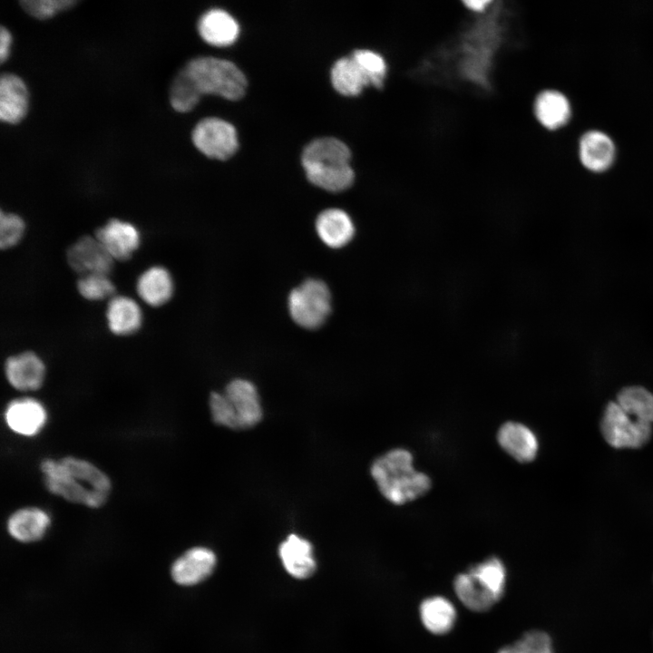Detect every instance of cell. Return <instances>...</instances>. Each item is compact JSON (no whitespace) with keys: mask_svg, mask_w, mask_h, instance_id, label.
Returning a JSON list of instances; mask_svg holds the SVG:
<instances>
[{"mask_svg":"<svg viewBox=\"0 0 653 653\" xmlns=\"http://www.w3.org/2000/svg\"><path fill=\"white\" fill-rule=\"evenodd\" d=\"M371 475L382 495L396 505L414 501L432 487L430 477L414 466L411 452L403 448L388 451L375 459Z\"/></svg>","mask_w":653,"mask_h":653,"instance_id":"7a4b0ae2","label":"cell"},{"mask_svg":"<svg viewBox=\"0 0 653 653\" xmlns=\"http://www.w3.org/2000/svg\"><path fill=\"white\" fill-rule=\"evenodd\" d=\"M6 426L15 434L32 437L37 435L45 426L48 413L42 402L24 396L13 399L4 412Z\"/></svg>","mask_w":653,"mask_h":653,"instance_id":"9c48e42d","label":"cell"},{"mask_svg":"<svg viewBox=\"0 0 653 653\" xmlns=\"http://www.w3.org/2000/svg\"><path fill=\"white\" fill-rule=\"evenodd\" d=\"M52 520L44 509L35 506L23 507L10 514L6 521L8 534L22 543H33L42 540Z\"/></svg>","mask_w":653,"mask_h":653,"instance_id":"9a60e30c","label":"cell"},{"mask_svg":"<svg viewBox=\"0 0 653 653\" xmlns=\"http://www.w3.org/2000/svg\"><path fill=\"white\" fill-rule=\"evenodd\" d=\"M497 441L502 449L519 463H530L537 456L539 450L537 436L531 429L521 423L503 424L497 433Z\"/></svg>","mask_w":653,"mask_h":653,"instance_id":"e0dca14e","label":"cell"},{"mask_svg":"<svg viewBox=\"0 0 653 653\" xmlns=\"http://www.w3.org/2000/svg\"><path fill=\"white\" fill-rule=\"evenodd\" d=\"M461 2L464 8L473 15L485 14L494 4L492 0H465Z\"/></svg>","mask_w":653,"mask_h":653,"instance_id":"e575fe53","label":"cell"},{"mask_svg":"<svg viewBox=\"0 0 653 653\" xmlns=\"http://www.w3.org/2000/svg\"><path fill=\"white\" fill-rule=\"evenodd\" d=\"M200 93L180 69L172 79L169 89V100L171 107L180 112H186L198 103Z\"/></svg>","mask_w":653,"mask_h":653,"instance_id":"f546056e","label":"cell"},{"mask_svg":"<svg viewBox=\"0 0 653 653\" xmlns=\"http://www.w3.org/2000/svg\"><path fill=\"white\" fill-rule=\"evenodd\" d=\"M351 151L336 137H321L311 141L301 155L307 180L322 189L341 191L355 180L350 164Z\"/></svg>","mask_w":653,"mask_h":653,"instance_id":"3957f363","label":"cell"},{"mask_svg":"<svg viewBox=\"0 0 653 653\" xmlns=\"http://www.w3.org/2000/svg\"><path fill=\"white\" fill-rule=\"evenodd\" d=\"M22 8L31 16L44 20L77 4L76 0H23Z\"/></svg>","mask_w":653,"mask_h":653,"instance_id":"836d02e7","label":"cell"},{"mask_svg":"<svg viewBox=\"0 0 653 653\" xmlns=\"http://www.w3.org/2000/svg\"><path fill=\"white\" fill-rule=\"evenodd\" d=\"M278 555L287 572L296 579H307L317 569L311 543L296 534L279 545Z\"/></svg>","mask_w":653,"mask_h":653,"instance_id":"d6986e66","label":"cell"},{"mask_svg":"<svg viewBox=\"0 0 653 653\" xmlns=\"http://www.w3.org/2000/svg\"><path fill=\"white\" fill-rule=\"evenodd\" d=\"M25 223L19 215L1 210L0 215V247L8 249L16 246L22 239Z\"/></svg>","mask_w":653,"mask_h":653,"instance_id":"d6a6232c","label":"cell"},{"mask_svg":"<svg viewBox=\"0 0 653 653\" xmlns=\"http://www.w3.org/2000/svg\"><path fill=\"white\" fill-rule=\"evenodd\" d=\"M105 317L109 330L121 336L138 332L143 321L142 310L138 302L123 295H116L109 299Z\"/></svg>","mask_w":653,"mask_h":653,"instance_id":"ac0fdd59","label":"cell"},{"mask_svg":"<svg viewBox=\"0 0 653 653\" xmlns=\"http://www.w3.org/2000/svg\"><path fill=\"white\" fill-rule=\"evenodd\" d=\"M616 152L613 140L602 131L589 130L580 138V161L590 171L599 173L609 170L615 161Z\"/></svg>","mask_w":653,"mask_h":653,"instance_id":"5bb4252c","label":"cell"},{"mask_svg":"<svg viewBox=\"0 0 653 653\" xmlns=\"http://www.w3.org/2000/svg\"><path fill=\"white\" fill-rule=\"evenodd\" d=\"M604 440L616 449H638L649 442L652 425L640 422L625 412L616 401L609 402L599 424Z\"/></svg>","mask_w":653,"mask_h":653,"instance_id":"8992f818","label":"cell"},{"mask_svg":"<svg viewBox=\"0 0 653 653\" xmlns=\"http://www.w3.org/2000/svg\"><path fill=\"white\" fill-rule=\"evenodd\" d=\"M216 563L217 557L213 551L207 547L195 546L184 551L172 562L171 577L180 586H194L210 576Z\"/></svg>","mask_w":653,"mask_h":653,"instance_id":"30bf717a","label":"cell"},{"mask_svg":"<svg viewBox=\"0 0 653 653\" xmlns=\"http://www.w3.org/2000/svg\"><path fill=\"white\" fill-rule=\"evenodd\" d=\"M199 93H214L236 100L242 97L247 87L243 72L231 61L213 56H197L181 68Z\"/></svg>","mask_w":653,"mask_h":653,"instance_id":"5b68a950","label":"cell"},{"mask_svg":"<svg viewBox=\"0 0 653 653\" xmlns=\"http://www.w3.org/2000/svg\"><path fill=\"white\" fill-rule=\"evenodd\" d=\"M419 612L424 628L434 635H443L451 631L457 618L453 604L442 596L424 599Z\"/></svg>","mask_w":653,"mask_h":653,"instance_id":"cb8c5ba5","label":"cell"},{"mask_svg":"<svg viewBox=\"0 0 653 653\" xmlns=\"http://www.w3.org/2000/svg\"><path fill=\"white\" fill-rule=\"evenodd\" d=\"M197 28L205 42L218 46L232 44L239 33L237 20L229 12L218 7L203 13L198 20Z\"/></svg>","mask_w":653,"mask_h":653,"instance_id":"7402d4cb","label":"cell"},{"mask_svg":"<svg viewBox=\"0 0 653 653\" xmlns=\"http://www.w3.org/2000/svg\"><path fill=\"white\" fill-rule=\"evenodd\" d=\"M28 91L24 80L11 73L0 76V120L17 123L28 110Z\"/></svg>","mask_w":653,"mask_h":653,"instance_id":"ffe728a7","label":"cell"},{"mask_svg":"<svg viewBox=\"0 0 653 653\" xmlns=\"http://www.w3.org/2000/svg\"><path fill=\"white\" fill-rule=\"evenodd\" d=\"M453 590L460 601L475 612L487 611L497 602L469 570L455 577Z\"/></svg>","mask_w":653,"mask_h":653,"instance_id":"484cf974","label":"cell"},{"mask_svg":"<svg viewBox=\"0 0 653 653\" xmlns=\"http://www.w3.org/2000/svg\"><path fill=\"white\" fill-rule=\"evenodd\" d=\"M76 286L79 294L90 301L112 298L115 292V286L108 274L83 275Z\"/></svg>","mask_w":653,"mask_h":653,"instance_id":"4dcf8cb0","label":"cell"},{"mask_svg":"<svg viewBox=\"0 0 653 653\" xmlns=\"http://www.w3.org/2000/svg\"><path fill=\"white\" fill-rule=\"evenodd\" d=\"M498 653H553L552 641L546 632L531 630L514 643L502 648Z\"/></svg>","mask_w":653,"mask_h":653,"instance_id":"1f68e13d","label":"cell"},{"mask_svg":"<svg viewBox=\"0 0 653 653\" xmlns=\"http://www.w3.org/2000/svg\"><path fill=\"white\" fill-rule=\"evenodd\" d=\"M40 471L46 490L73 504L96 509L104 505L110 496V477L85 459L45 458L40 463Z\"/></svg>","mask_w":653,"mask_h":653,"instance_id":"6da1fadb","label":"cell"},{"mask_svg":"<svg viewBox=\"0 0 653 653\" xmlns=\"http://www.w3.org/2000/svg\"><path fill=\"white\" fill-rule=\"evenodd\" d=\"M316 229L320 239L330 248L346 245L355 235L349 215L340 209H327L317 218Z\"/></svg>","mask_w":653,"mask_h":653,"instance_id":"603a6c76","label":"cell"},{"mask_svg":"<svg viewBox=\"0 0 653 653\" xmlns=\"http://www.w3.org/2000/svg\"><path fill=\"white\" fill-rule=\"evenodd\" d=\"M12 35L7 28L0 26V62L4 63L10 52Z\"/></svg>","mask_w":653,"mask_h":653,"instance_id":"d590c367","label":"cell"},{"mask_svg":"<svg viewBox=\"0 0 653 653\" xmlns=\"http://www.w3.org/2000/svg\"><path fill=\"white\" fill-rule=\"evenodd\" d=\"M191 140L203 154L219 160L229 158L239 148L235 127L219 117H206L199 121L191 132Z\"/></svg>","mask_w":653,"mask_h":653,"instance_id":"ba28073f","label":"cell"},{"mask_svg":"<svg viewBox=\"0 0 653 653\" xmlns=\"http://www.w3.org/2000/svg\"><path fill=\"white\" fill-rule=\"evenodd\" d=\"M292 319L300 326L314 329L324 324L331 311V295L327 286L318 279H307L294 288L288 297Z\"/></svg>","mask_w":653,"mask_h":653,"instance_id":"52a82bcc","label":"cell"},{"mask_svg":"<svg viewBox=\"0 0 653 653\" xmlns=\"http://www.w3.org/2000/svg\"><path fill=\"white\" fill-rule=\"evenodd\" d=\"M618 404L635 419L653 424V394L640 385L623 387L615 400Z\"/></svg>","mask_w":653,"mask_h":653,"instance_id":"4316f807","label":"cell"},{"mask_svg":"<svg viewBox=\"0 0 653 653\" xmlns=\"http://www.w3.org/2000/svg\"><path fill=\"white\" fill-rule=\"evenodd\" d=\"M351 55L368 79L370 87L383 89L388 75V63L385 58L378 52L370 49H356Z\"/></svg>","mask_w":653,"mask_h":653,"instance_id":"f1b7e54d","label":"cell"},{"mask_svg":"<svg viewBox=\"0 0 653 653\" xmlns=\"http://www.w3.org/2000/svg\"><path fill=\"white\" fill-rule=\"evenodd\" d=\"M532 114L536 122L548 131L565 126L571 117L568 97L559 90L544 89L532 101Z\"/></svg>","mask_w":653,"mask_h":653,"instance_id":"2e32d148","label":"cell"},{"mask_svg":"<svg viewBox=\"0 0 653 653\" xmlns=\"http://www.w3.org/2000/svg\"><path fill=\"white\" fill-rule=\"evenodd\" d=\"M70 267L80 276L87 274H108L113 268L114 259L96 237L83 236L77 239L66 252Z\"/></svg>","mask_w":653,"mask_h":653,"instance_id":"8fae6325","label":"cell"},{"mask_svg":"<svg viewBox=\"0 0 653 653\" xmlns=\"http://www.w3.org/2000/svg\"><path fill=\"white\" fill-rule=\"evenodd\" d=\"M96 239L114 260L125 261L139 249L141 236L132 223L112 219L95 232Z\"/></svg>","mask_w":653,"mask_h":653,"instance_id":"4fadbf2b","label":"cell"},{"mask_svg":"<svg viewBox=\"0 0 653 653\" xmlns=\"http://www.w3.org/2000/svg\"><path fill=\"white\" fill-rule=\"evenodd\" d=\"M469 571L497 602L501 599L506 585V569L499 558L490 557L472 566Z\"/></svg>","mask_w":653,"mask_h":653,"instance_id":"83f0119b","label":"cell"},{"mask_svg":"<svg viewBox=\"0 0 653 653\" xmlns=\"http://www.w3.org/2000/svg\"><path fill=\"white\" fill-rule=\"evenodd\" d=\"M330 77L335 89L344 95L356 96L370 87L368 79L351 54L334 63Z\"/></svg>","mask_w":653,"mask_h":653,"instance_id":"d4e9b609","label":"cell"},{"mask_svg":"<svg viewBox=\"0 0 653 653\" xmlns=\"http://www.w3.org/2000/svg\"><path fill=\"white\" fill-rule=\"evenodd\" d=\"M136 291L139 297L148 306L161 307L173 296L174 280L166 268L160 265L151 266L138 277Z\"/></svg>","mask_w":653,"mask_h":653,"instance_id":"44dd1931","label":"cell"},{"mask_svg":"<svg viewBox=\"0 0 653 653\" xmlns=\"http://www.w3.org/2000/svg\"><path fill=\"white\" fill-rule=\"evenodd\" d=\"M4 370L9 385L21 392L40 389L46 375L44 360L33 351H24L7 357Z\"/></svg>","mask_w":653,"mask_h":653,"instance_id":"7c38bea8","label":"cell"},{"mask_svg":"<svg viewBox=\"0 0 653 653\" xmlns=\"http://www.w3.org/2000/svg\"><path fill=\"white\" fill-rule=\"evenodd\" d=\"M210 409L216 424L233 429L252 427L262 416L258 391L244 379L231 381L222 393L212 392Z\"/></svg>","mask_w":653,"mask_h":653,"instance_id":"277c9868","label":"cell"}]
</instances>
